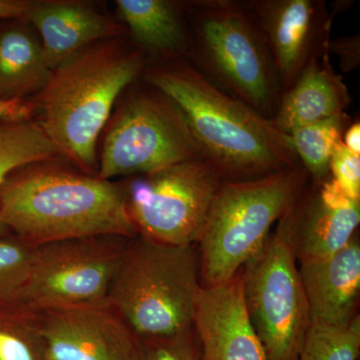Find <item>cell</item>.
<instances>
[{"label":"cell","instance_id":"27","mask_svg":"<svg viewBox=\"0 0 360 360\" xmlns=\"http://www.w3.org/2000/svg\"><path fill=\"white\" fill-rule=\"evenodd\" d=\"M329 54H335L340 58L341 70L349 72L356 70L360 63L359 35L343 37L330 39L328 46Z\"/></svg>","mask_w":360,"mask_h":360},{"label":"cell","instance_id":"3","mask_svg":"<svg viewBox=\"0 0 360 360\" xmlns=\"http://www.w3.org/2000/svg\"><path fill=\"white\" fill-rule=\"evenodd\" d=\"M148 58L137 47L105 40L52 70L37 94L40 129L80 172L97 176V141L120 94L143 75Z\"/></svg>","mask_w":360,"mask_h":360},{"label":"cell","instance_id":"1","mask_svg":"<svg viewBox=\"0 0 360 360\" xmlns=\"http://www.w3.org/2000/svg\"><path fill=\"white\" fill-rule=\"evenodd\" d=\"M142 77L177 104L203 158L225 181L260 179L302 165L288 134L210 84L186 59L149 63Z\"/></svg>","mask_w":360,"mask_h":360},{"label":"cell","instance_id":"16","mask_svg":"<svg viewBox=\"0 0 360 360\" xmlns=\"http://www.w3.org/2000/svg\"><path fill=\"white\" fill-rule=\"evenodd\" d=\"M311 321L347 326L357 316L360 292V243L355 236L331 257L300 264Z\"/></svg>","mask_w":360,"mask_h":360},{"label":"cell","instance_id":"8","mask_svg":"<svg viewBox=\"0 0 360 360\" xmlns=\"http://www.w3.org/2000/svg\"><path fill=\"white\" fill-rule=\"evenodd\" d=\"M120 104L104 136L97 177L153 174L182 161L205 160L184 113L146 84Z\"/></svg>","mask_w":360,"mask_h":360},{"label":"cell","instance_id":"10","mask_svg":"<svg viewBox=\"0 0 360 360\" xmlns=\"http://www.w3.org/2000/svg\"><path fill=\"white\" fill-rule=\"evenodd\" d=\"M129 240L91 236L35 246L23 304L37 311L108 304Z\"/></svg>","mask_w":360,"mask_h":360},{"label":"cell","instance_id":"11","mask_svg":"<svg viewBox=\"0 0 360 360\" xmlns=\"http://www.w3.org/2000/svg\"><path fill=\"white\" fill-rule=\"evenodd\" d=\"M243 4L269 47L283 94L312 58L328 49L335 13L323 0H245Z\"/></svg>","mask_w":360,"mask_h":360},{"label":"cell","instance_id":"29","mask_svg":"<svg viewBox=\"0 0 360 360\" xmlns=\"http://www.w3.org/2000/svg\"><path fill=\"white\" fill-rule=\"evenodd\" d=\"M32 2L27 0H0V20L25 18Z\"/></svg>","mask_w":360,"mask_h":360},{"label":"cell","instance_id":"22","mask_svg":"<svg viewBox=\"0 0 360 360\" xmlns=\"http://www.w3.org/2000/svg\"><path fill=\"white\" fill-rule=\"evenodd\" d=\"M0 360H47L39 311L25 304L0 307Z\"/></svg>","mask_w":360,"mask_h":360},{"label":"cell","instance_id":"9","mask_svg":"<svg viewBox=\"0 0 360 360\" xmlns=\"http://www.w3.org/2000/svg\"><path fill=\"white\" fill-rule=\"evenodd\" d=\"M225 180L205 160L182 161L127 184V207L137 236L194 245Z\"/></svg>","mask_w":360,"mask_h":360},{"label":"cell","instance_id":"5","mask_svg":"<svg viewBox=\"0 0 360 360\" xmlns=\"http://www.w3.org/2000/svg\"><path fill=\"white\" fill-rule=\"evenodd\" d=\"M201 288L194 245L136 236L127 246L108 303L139 340L172 338L193 328Z\"/></svg>","mask_w":360,"mask_h":360},{"label":"cell","instance_id":"2","mask_svg":"<svg viewBox=\"0 0 360 360\" xmlns=\"http://www.w3.org/2000/svg\"><path fill=\"white\" fill-rule=\"evenodd\" d=\"M52 162L21 168L0 188V217L11 234L33 246L91 236H139L127 207V182Z\"/></svg>","mask_w":360,"mask_h":360},{"label":"cell","instance_id":"12","mask_svg":"<svg viewBox=\"0 0 360 360\" xmlns=\"http://www.w3.org/2000/svg\"><path fill=\"white\" fill-rule=\"evenodd\" d=\"M39 312L47 360H141L139 338L110 303Z\"/></svg>","mask_w":360,"mask_h":360},{"label":"cell","instance_id":"20","mask_svg":"<svg viewBox=\"0 0 360 360\" xmlns=\"http://www.w3.org/2000/svg\"><path fill=\"white\" fill-rule=\"evenodd\" d=\"M61 156L37 122L30 120L0 123V188L14 172Z\"/></svg>","mask_w":360,"mask_h":360},{"label":"cell","instance_id":"4","mask_svg":"<svg viewBox=\"0 0 360 360\" xmlns=\"http://www.w3.org/2000/svg\"><path fill=\"white\" fill-rule=\"evenodd\" d=\"M186 60L215 87L274 120L281 85L264 37L240 0L184 1Z\"/></svg>","mask_w":360,"mask_h":360},{"label":"cell","instance_id":"24","mask_svg":"<svg viewBox=\"0 0 360 360\" xmlns=\"http://www.w3.org/2000/svg\"><path fill=\"white\" fill-rule=\"evenodd\" d=\"M34 252L13 234L0 238V307L23 304Z\"/></svg>","mask_w":360,"mask_h":360},{"label":"cell","instance_id":"23","mask_svg":"<svg viewBox=\"0 0 360 360\" xmlns=\"http://www.w3.org/2000/svg\"><path fill=\"white\" fill-rule=\"evenodd\" d=\"M360 352V317L345 326L311 321L298 360H357Z\"/></svg>","mask_w":360,"mask_h":360},{"label":"cell","instance_id":"13","mask_svg":"<svg viewBox=\"0 0 360 360\" xmlns=\"http://www.w3.org/2000/svg\"><path fill=\"white\" fill-rule=\"evenodd\" d=\"M298 264L322 259L345 248L356 236L360 201L331 179L307 184L288 210Z\"/></svg>","mask_w":360,"mask_h":360},{"label":"cell","instance_id":"30","mask_svg":"<svg viewBox=\"0 0 360 360\" xmlns=\"http://www.w3.org/2000/svg\"><path fill=\"white\" fill-rule=\"evenodd\" d=\"M342 143L354 155L360 156V123H350L342 136Z\"/></svg>","mask_w":360,"mask_h":360},{"label":"cell","instance_id":"19","mask_svg":"<svg viewBox=\"0 0 360 360\" xmlns=\"http://www.w3.org/2000/svg\"><path fill=\"white\" fill-rule=\"evenodd\" d=\"M51 72L32 30L21 23L0 28V101H25L39 94Z\"/></svg>","mask_w":360,"mask_h":360},{"label":"cell","instance_id":"14","mask_svg":"<svg viewBox=\"0 0 360 360\" xmlns=\"http://www.w3.org/2000/svg\"><path fill=\"white\" fill-rule=\"evenodd\" d=\"M193 330L200 360H267L246 312L241 271L227 283L201 288Z\"/></svg>","mask_w":360,"mask_h":360},{"label":"cell","instance_id":"18","mask_svg":"<svg viewBox=\"0 0 360 360\" xmlns=\"http://www.w3.org/2000/svg\"><path fill=\"white\" fill-rule=\"evenodd\" d=\"M116 7L148 63L186 59L191 39L184 1L117 0Z\"/></svg>","mask_w":360,"mask_h":360},{"label":"cell","instance_id":"21","mask_svg":"<svg viewBox=\"0 0 360 360\" xmlns=\"http://www.w3.org/2000/svg\"><path fill=\"white\" fill-rule=\"evenodd\" d=\"M352 123L347 113L300 127L291 131V146L310 181L321 182L329 176V165L343 134Z\"/></svg>","mask_w":360,"mask_h":360},{"label":"cell","instance_id":"28","mask_svg":"<svg viewBox=\"0 0 360 360\" xmlns=\"http://www.w3.org/2000/svg\"><path fill=\"white\" fill-rule=\"evenodd\" d=\"M32 108L25 101H0V123L30 120Z\"/></svg>","mask_w":360,"mask_h":360},{"label":"cell","instance_id":"15","mask_svg":"<svg viewBox=\"0 0 360 360\" xmlns=\"http://www.w3.org/2000/svg\"><path fill=\"white\" fill-rule=\"evenodd\" d=\"M23 20L39 32L51 70L90 45L123 33L122 26L82 1H32Z\"/></svg>","mask_w":360,"mask_h":360},{"label":"cell","instance_id":"17","mask_svg":"<svg viewBox=\"0 0 360 360\" xmlns=\"http://www.w3.org/2000/svg\"><path fill=\"white\" fill-rule=\"evenodd\" d=\"M349 91L333 70L326 49L309 61L292 86L281 94L272 122L285 134L347 113Z\"/></svg>","mask_w":360,"mask_h":360},{"label":"cell","instance_id":"26","mask_svg":"<svg viewBox=\"0 0 360 360\" xmlns=\"http://www.w3.org/2000/svg\"><path fill=\"white\" fill-rule=\"evenodd\" d=\"M329 175L350 198L360 201V156L350 153L342 141L331 158Z\"/></svg>","mask_w":360,"mask_h":360},{"label":"cell","instance_id":"7","mask_svg":"<svg viewBox=\"0 0 360 360\" xmlns=\"http://www.w3.org/2000/svg\"><path fill=\"white\" fill-rule=\"evenodd\" d=\"M288 210L241 269L246 312L267 360H298L311 324Z\"/></svg>","mask_w":360,"mask_h":360},{"label":"cell","instance_id":"6","mask_svg":"<svg viewBox=\"0 0 360 360\" xmlns=\"http://www.w3.org/2000/svg\"><path fill=\"white\" fill-rule=\"evenodd\" d=\"M309 181L302 165L260 179L224 181L198 241L201 285H220L240 272Z\"/></svg>","mask_w":360,"mask_h":360},{"label":"cell","instance_id":"31","mask_svg":"<svg viewBox=\"0 0 360 360\" xmlns=\"http://www.w3.org/2000/svg\"><path fill=\"white\" fill-rule=\"evenodd\" d=\"M11 234V231L7 229L6 225L4 224V221L1 220V217H0V238H4V236H8Z\"/></svg>","mask_w":360,"mask_h":360},{"label":"cell","instance_id":"25","mask_svg":"<svg viewBox=\"0 0 360 360\" xmlns=\"http://www.w3.org/2000/svg\"><path fill=\"white\" fill-rule=\"evenodd\" d=\"M139 340L141 360H200L193 328L172 338Z\"/></svg>","mask_w":360,"mask_h":360}]
</instances>
